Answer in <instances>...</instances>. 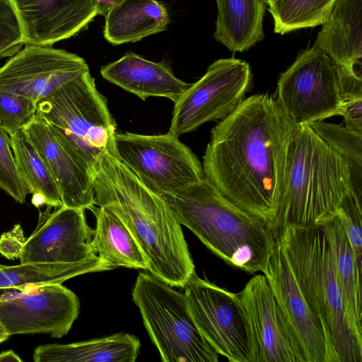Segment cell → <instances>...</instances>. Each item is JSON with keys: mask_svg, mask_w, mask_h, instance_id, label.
Segmentation results:
<instances>
[{"mask_svg": "<svg viewBox=\"0 0 362 362\" xmlns=\"http://www.w3.org/2000/svg\"><path fill=\"white\" fill-rule=\"evenodd\" d=\"M0 189L16 202L23 204L28 192L18 173L11 137L0 123Z\"/></svg>", "mask_w": 362, "mask_h": 362, "instance_id": "obj_31", "label": "cell"}, {"mask_svg": "<svg viewBox=\"0 0 362 362\" xmlns=\"http://www.w3.org/2000/svg\"><path fill=\"white\" fill-rule=\"evenodd\" d=\"M76 295L61 283L28 284L0 294V323L8 334H66L79 313Z\"/></svg>", "mask_w": 362, "mask_h": 362, "instance_id": "obj_12", "label": "cell"}, {"mask_svg": "<svg viewBox=\"0 0 362 362\" xmlns=\"http://www.w3.org/2000/svg\"><path fill=\"white\" fill-rule=\"evenodd\" d=\"M4 267V265H2V264H0V268H1V267Z\"/></svg>", "mask_w": 362, "mask_h": 362, "instance_id": "obj_42", "label": "cell"}, {"mask_svg": "<svg viewBox=\"0 0 362 362\" xmlns=\"http://www.w3.org/2000/svg\"><path fill=\"white\" fill-rule=\"evenodd\" d=\"M362 0H337L314 45L339 66L361 67Z\"/></svg>", "mask_w": 362, "mask_h": 362, "instance_id": "obj_20", "label": "cell"}, {"mask_svg": "<svg viewBox=\"0 0 362 362\" xmlns=\"http://www.w3.org/2000/svg\"><path fill=\"white\" fill-rule=\"evenodd\" d=\"M31 202L36 208L40 209L42 205H47V199L45 196L40 192L32 194Z\"/></svg>", "mask_w": 362, "mask_h": 362, "instance_id": "obj_39", "label": "cell"}, {"mask_svg": "<svg viewBox=\"0 0 362 362\" xmlns=\"http://www.w3.org/2000/svg\"><path fill=\"white\" fill-rule=\"evenodd\" d=\"M37 111V103L25 96L0 91V123L9 135L28 124Z\"/></svg>", "mask_w": 362, "mask_h": 362, "instance_id": "obj_30", "label": "cell"}, {"mask_svg": "<svg viewBox=\"0 0 362 362\" xmlns=\"http://www.w3.org/2000/svg\"><path fill=\"white\" fill-rule=\"evenodd\" d=\"M107 271L94 263H21L0 268V290L18 288L28 284L62 283L73 277L91 272Z\"/></svg>", "mask_w": 362, "mask_h": 362, "instance_id": "obj_26", "label": "cell"}, {"mask_svg": "<svg viewBox=\"0 0 362 362\" xmlns=\"http://www.w3.org/2000/svg\"><path fill=\"white\" fill-rule=\"evenodd\" d=\"M274 238L305 302L322 325L331 362H362V336L346 313L322 226H288Z\"/></svg>", "mask_w": 362, "mask_h": 362, "instance_id": "obj_5", "label": "cell"}, {"mask_svg": "<svg viewBox=\"0 0 362 362\" xmlns=\"http://www.w3.org/2000/svg\"><path fill=\"white\" fill-rule=\"evenodd\" d=\"M239 294L251 332L252 362H306L264 275H255Z\"/></svg>", "mask_w": 362, "mask_h": 362, "instance_id": "obj_15", "label": "cell"}, {"mask_svg": "<svg viewBox=\"0 0 362 362\" xmlns=\"http://www.w3.org/2000/svg\"><path fill=\"white\" fill-rule=\"evenodd\" d=\"M251 81L247 62L235 58L215 61L175 103L168 132L179 137L223 119L245 99Z\"/></svg>", "mask_w": 362, "mask_h": 362, "instance_id": "obj_11", "label": "cell"}, {"mask_svg": "<svg viewBox=\"0 0 362 362\" xmlns=\"http://www.w3.org/2000/svg\"><path fill=\"white\" fill-rule=\"evenodd\" d=\"M36 112L91 170L112 146L117 125L90 71L39 101Z\"/></svg>", "mask_w": 362, "mask_h": 362, "instance_id": "obj_6", "label": "cell"}, {"mask_svg": "<svg viewBox=\"0 0 362 362\" xmlns=\"http://www.w3.org/2000/svg\"><path fill=\"white\" fill-rule=\"evenodd\" d=\"M8 337H9V335L6 332V329L2 326V325L0 323V343L6 340L8 338Z\"/></svg>", "mask_w": 362, "mask_h": 362, "instance_id": "obj_40", "label": "cell"}, {"mask_svg": "<svg viewBox=\"0 0 362 362\" xmlns=\"http://www.w3.org/2000/svg\"><path fill=\"white\" fill-rule=\"evenodd\" d=\"M25 240L21 225H15L12 230L1 235L0 253L9 259L19 258Z\"/></svg>", "mask_w": 362, "mask_h": 362, "instance_id": "obj_35", "label": "cell"}, {"mask_svg": "<svg viewBox=\"0 0 362 362\" xmlns=\"http://www.w3.org/2000/svg\"><path fill=\"white\" fill-rule=\"evenodd\" d=\"M122 0H98V15L105 16L108 11Z\"/></svg>", "mask_w": 362, "mask_h": 362, "instance_id": "obj_37", "label": "cell"}, {"mask_svg": "<svg viewBox=\"0 0 362 362\" xmlns=\"http://www.w3.org/2000/svg\"><path fill=\"white\" fill-rule=\"evenodd\" d=\"M92 177L95 204L124 223L148 260V271L172 287H183L195 267L181 224L164 199L110 149L93 168Z\"/></svg>", "mask_w": 362, "mask_h": 362, "instance_id": "obj_2", "label": "cell"}, {"mask_svg": "<svg viewBox=\"0 0 362 362\" xmlns=\"http://www.w3.org/2000/svg\"><path fill=\"white\" fill-rule=\"evenodd\" d=\"M339 66L340 90L343 101L362 97L361 67Z\"/></svg>", "mask_w": 362, "mask_h": 362, "instance_id": "obj_34", "label": "cell"}, {"mask_svg": "<svg viewBox=\"0 0 362 362\" xmlns=\"http://www.w3.org/2000/svg\"><path fill=\"white\" fill-rule=\"evenodd\" d=\"M132 300L163 361H218V354L197 326L185 294L151 274L140 272Z\"/></svg>", "mask_w": 362, "mask_h": 362, "instance_id": "obj_7", "label": "cell"}, {"mask_svg": "<svg viewBox=\"0 0 362 362\" xmlns=\"http://www.w3.org/2000/svg\"><path fill=\"white\" fill-rule=\"evenodd\" d=\"M10 137L16 169L28 193L40 192L46 198L47 206H62L57 185L39 153L21 130Z\"/></svg>", "mask_w": 362, "mask_h": 362, "instance_id": "obj_27", "label": "cell"}, {"mask_svg": "<svg viewBox=\"0 0 362 362\" xmlns=\"http://www.w3.org/2000/svg\"><path fill=\"white\" fill-rule=\"evenodd\" d=\"M182 288L197 326L215 351L230 362H252L251 332L239 293L222 288L196 273Z\"/></svg>", "mask_w": 362, "mask_h": 362, "instance_id": "obj_10", "label": "cell"}, {"mask_svg": "<svg viewBox=\"0 0 362 362\" xmlns=\"http://www.w3.org/2000/svg\"><path fill=\"white\" fill-rule=\"evenodd\" d=\"M24 45L16 11L10 0H0V58L12 57Z\"/></svg>", "mask_w": 362, "mask_h": 362, "instance_id": "obj_32", "label": "cell"}, {"mask_svg": "<svg viewBox=\"0 0 362 362\" xmlns=\"http://www.w3.org/2000/svg\"><path fill=\"white\" fill-rule=\"evenodd\" d=\"M320 225L329 241L346 313L356 331L362 336V268L356 261L346 231L337 216Z\"/></svg>", "mask_w": 362, "mask_h": 362, "instance_id": "obj_24", "label": "cell"}, {"mask_svg": "<svg viewBox=\"0 0 362 362\" xmlns=\"http://www.w3.org/2000/svg\"><path fill=\"white\" fill-rule=\"evenodd\" d=\"M308 124L324 141L348 160L356 190L361 196L362 134L353 132L342 124L322 121Z\"/></svg>", "mask_w": 362, "mask_h": 362, "instance_id": "obj_29", "label": "cell"}, {"mask_svg": "<svg viewBox=\"0 0 362 362\" xmlns=\"http://www.w3.org/2000/svg\"><path fill=\"white\" fill-rule=\"evenodd\" d=\"M262 272L300 343L306 362H331L322 325L305 302L275 238Z\"/></svg>", "mask_w": 362, "mask_h": 362, "instance_id": "obj_16", "label": "cell"}, {"mask_svg": "<svg viewBox=\"0 0 362 362\" xmlns=\"http://www.w3.org/2000/svg\"><path fill=\"white\" fill-rule=\"evenodd\" d=\"M100 74L107 81L143 100L163 97L175 104L192 85L177 78L166 62L149 61L132 52L103 66Z\"/></svg>", "mask_w": 362, "mask_h": 362, "instance_id": "obj_19", "label": "cell"}, {"mask_svg": "<svg viewBox=\"0 0 362 362\" xmlns=\"http://www.w3.org/2000/svg\"><path fill=\"white\" fill-rule=\"evenodd\" d=\"M140 346L136 336L118 333L72 344L40 345L33 356L35 362H134Z\"/></svg>", "mask_w": 362, "mask_h": 362, "instance_id": "obj_22", "label": "cell"}, {"mask_svg": "<svg viewBox=\"0 0 362 362\" xmlns=\"http://www.w3.org/2000/svg\"><path fill=\"white\" fill-rule=\"evenodd\" d=\"M39 209L37 224L25 240L21 263H94L105 266L92 246L94 229L87 223L84 210L66 206L51 211Z\"/></svg>", "mask_w": 362, "mask_h": 362, "instance_id": "obj_13", "label": "cell"}, {"mask_svg": "<svg viewBox=\"0 0 362 362\" xmlns=\"http://www.w3.org/2000/svg\"><path fill=\"white\" fill-rule=\"evenodd\" d=\"M159 195L216 255L247 273L262 272L274 240L272 231L206 178Z\"/></svg>", "mask_w": 362, "mask_h": 362, "instance_id": "obj_3", "label": "cell"}, {"mask_svg": "<svg viewBox=\"0 0 362 362\" xmlns=\"http://www.w3.org/2000/svg\"><path fill=\"white\" fill-rule=\"evenodd\" d=\"M24 45H52L88 26L98 15V0H10Z\"/></svg>", "mask_w": 362, "mask_h": 362, "instance_id": "obj_18", "label": "cell"}, {"mask_svg": "<svg viewBox=\"0 0 362 362\" xmlns=\"http://www.w3.org/2000/svg\"><path fill=\"white\" fill-rule=\"evenodd\" d=\"M110 151L148 188L158 194L204 177L202 164L178 136L115 133Z\"/></svg>", "mask_w": 362, "mask_h": 362, "instance_id": "obj_8", "label": "cell"}, {"mask_svg": "<svg viewBox=\"0 0 362 362\" xmlns=\"http://www.w3.org/2000/svg\"><path fill=\"white\" fill-rule=\"evenodd\" d=\"M347 235L358 265L362 268L361 199L354 194L346 197L337 214Z\"/></svg>", "mask_w": 362, "mask_h": 362, "instance_id": "obj_33", "label": "cell"}, {"mask_svg": "<svg viewBox=\"0 0 362 362\" xmlns=\"http://www.w3.org/2000/svg\"><path fill=\"white\" fill-rule=\"evenodd\" d=\"M96 227L92 240L95 252L109 265L117 267L148 269V262L137 242L112 211L107 208L93 207Z\"/></svg>", "mask_w": 362, "mask_h": 362, "instance_id": "obj_25", "label": "cell"}, {"mask_svg": "<svg viewBox=\"0 0 362 362\" xmlns=\"http://www.w3.org/2000/svg\"><path fill=\"white\" fill-rule=\"evenodd\" d=\"M339 115L344 117V125L346 128L362 134V97L344 101Z\"/></svg>", "mask_w": 362, "mask_h": 362, "instance_id": "obj_36", "label": "cell"}, {"mask_svg": "<svg viewBox=\"0 0 362 362\" xmlns=\"http://www.w3.org/2000/svg\"><path fill=\"white\" fill-rule=\"evenodd\" d=\"M337 0H274L268 10L274 24V32L287 33L322 25Z\"/></svg>", "mask_w": 362, "mask_h": 362, "instance_id": "obj_28", "label": "cell"}, {"mask_svg": "<svg viewBox=\"0 0 362 362\" xmlns=\"http://www.w3.org/2000/svg\"><path fill=\"white\" fill-rule=\"evenodd\" d=\"M39 153L59 189L62 206L92 209L95 205L92 170L36 112L21 129Z\"/></svg>", "mask_w": 362, "mask_h": 362, "instance_id": "obj_17", "label": "cell"}, {"mask_svg": "<svg viewBox=\"0 0 362 362\" xmlns=\"http://www.w3.org/2000/svg\"><path fill=\"white\" fill-rule=\"evenodd\" d=\"M104 37L118 45L141 40L166 30V7L157 0H122L105 16Z\"/></svg>", "mask_w": 362, "mask_h": 362, "instance_id": "obj_21", "label": "cell"}, {"mask_svg": "<svg viewBox=\"0 0 362 362\" xmlns=\"http://www.w3.org/2000/svg\"><path fill=\"white\" fill-rule=\"evenodd\" d=\"M88 71L86 61L76 54L52 45H25L0 67V91L37 103Z\"/></svg>", "mask_w": 362, "mask_h": 362, "instance_id": "obj_14", "label": "cell"}, {"mask_svg": "<svg viewBox=\"0 0 362 362\" xmlns=\"http://www.w3.org/2000/svg\"><path fill=\"white\" fill-rule=\"evenodd\" d=\"M1 361H18L21 362L22 359L12 350L5 351L0 354Z\"/></svg>", "mask_w": 362, "mask_h": 362, "instance_id": "obj_38", "label": "cell"}, {"mask_svg": "<svg viewBox=\"0 0 362 362\" xmlns=\"http://www.w3.org/2000/svg\"><path fill=\"white\" fill-rule=\"evenodd\" d=\"M355 188L348 160L308 124L296 125L273 235L288 226L320 225L337 216Z\"/></svg>", "mask_w": 362, "mask_h": 362, "instance_id": "obj_4", "label": "cell"}, {"mask_svg": "<svg viewBox=\"0 0 362 362\" xmlns=\"http://www.w3.org/2000/svg\"><path fill=\"white\" fill-rule=\"evenodd\" d=\"M296 124L275 98H245L212 129L203 156L204 177L273 234Z\"/></svg>", "mask_w": 362, "mask_h": 362, "instance_id": "obj_1", "label": "cell"}, {"mask_svg": "<svg viewBox=\"0 0 362 362\" xmlns=\"http://www.w3.org/2000/svg\"><path fill=\"white\" fill-rule=\"evenodd\" d=\"M276 100L296 125L339 115V65L315 45L304 50L281 74Z\"/></svg>", "mask_w": 362, "mask_h": 362, "instance_id": "obj_9", "label": "cell"}, {"mask_svg": "<svg viewBox=\"0 0 362 362\" xmlns=\"http://www.w3.org/2000/svg\"><path fill=\"white\" fill-rule=\"evenodd\" d=\"M263 2L266 4V5H268L269 3L272 2L274 0H262Z\"/></svg>", "mask_w": 362, "mask_h": 362, "instance_id": "obj_41", "label": "cell"}, {"mask_svg": "<svg viewBox=\"0 0 362 362\" xmlns=\"http://www.w3.org/2000/svg\"><path fill=\"white\" fill-rule=\"evenodd\" d=\"M215 40L230 51L245 52L264 38L262 0H216Z\"/></svg>", "mask_w": 362, "mask_h": 362, "instance_id": "obj_23", "label": "cell"}]
</instances>
